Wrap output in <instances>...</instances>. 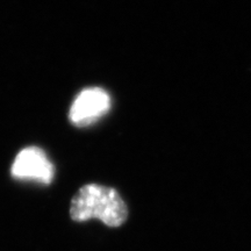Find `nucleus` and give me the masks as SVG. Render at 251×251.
<instances>
[{
    "instance_id": "obj_2",
    "label": "nucleus",
    "mask_w": 251,
    "mask_h": 251,
    "mask_svg": "<svg viewBox=\"0 0 251 251\" xmlns=\"http://www.w3.org/2000/svg\"><path fill=\"white\" fill-rule=\"evenodd\" d=\"M11 174L17 179L48 185L54 179L55 168L42 149L29 147L21 150L15 157Z\"/></svg>"
},
{
    "instance_id": "obj_3",
    "label": "nucleus",
    "mask_w": 251,
    "mask_h": 251,
    "mask_svg": "<svg viewBox=\"0 0 251 251\" xmlns=\"http://www.w3.org/2000/svg\"><path fill=\"white\" fill-rule=\"evenodd\" d=\"M111 108V98L105 90L91 87L78 94L72 103L69 117L77 127L87 126L98 121Z\"/></svg>"
},
{
    "instance_id": "obj_1",
    "label": "nucleus",
    "mask_w": 251,
    "mask_h": 251,
    "mask_svg": "<svg viewBox=\"0 0 251 251\" xmlns=\"http://www.w3.org/2000/svg\"><path fill=\"white\" fill-rule=\"evenodd\" d=\"M70 215L77 222L99 219L108 227H119L127 220L128 209L114 188L90 184L79 188L72 198Z\"/></svg>"
}]
</instances>
